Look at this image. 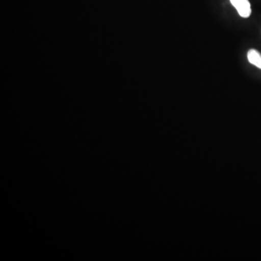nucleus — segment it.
<instances>
[{
    "label": "nucleus",
    "instance_id": "1",
    "mask_svg": "<svg viewBox=\"0 0 261 261\" xmlns=\"http://www.w3.org/2000/svg\"><path fill=\"white\" fill-rule=\"evenodd\" d=\"M231 5L238 10L239 15L244 18H249L252 10L249 0H230Z\"/></svg>",
    "mask_w": 261,
    "mask_h": 261
},
{
    "label": "nucleus",
    "instance_id": "2",
    "mask_svg": "<svg viewBox=\"0 0 261 261\" xmlns=\"http://www.w3.org/2000/svg\"><path fill=\"white\" fill-rule=\"evenodd\" d=\"M247 59L251 64L261 69V55L259 51L251 49L247 53Z\"/></svg>",
    "mask_w": 261,
    "mask_h": 261
}]
</instances>
